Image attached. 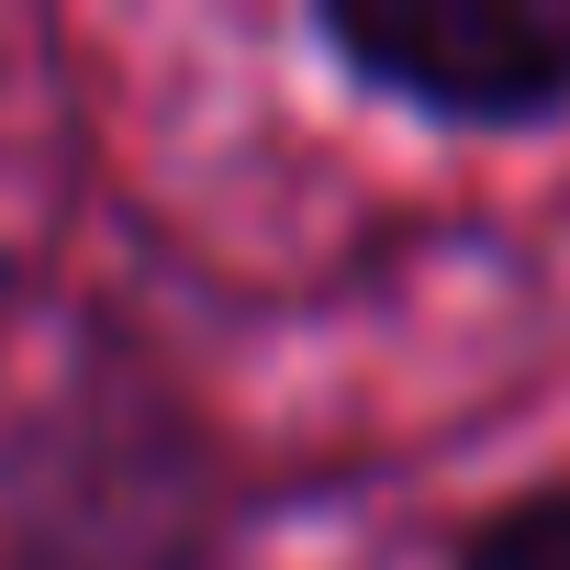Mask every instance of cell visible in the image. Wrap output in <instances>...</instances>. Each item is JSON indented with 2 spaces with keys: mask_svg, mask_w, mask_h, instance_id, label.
Here are the masks:
<instances>
[{
  "mask_svg": "<svg viewBox=\"0 0 570 570\" xmlns=\"http://www.w3.org/2000/svg\"><path fill=\"white\" fill-rule=\"evenodd\" d=\"M459 570H570V481H548V492L481 514L470 548H459Z\"/></svg>",
  "mask_w": 570,
  "mask_h": 570,
  "instance_id": "cell-2",
  "label": "cell"
},
{
  "mask_svg": "<svg viewBox=\"0 0 570 570\" xmlns=\"http://www.w3.org/2000/svg\"><path fill=\"white\" fill-rule=\"evenodd\" d=\"M303 35L392 112L537 135L570 112V0H314Z\"/></svg>",
  "mask_w": 570,
  "mask_h": 570,
  "instance_id": "cell-1",
  "label": "cell"
}]
</instances>
